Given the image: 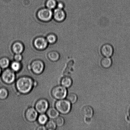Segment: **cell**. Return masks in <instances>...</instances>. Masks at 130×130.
Returning <instances> with one entry per match:
<instances>
[{
	"mask_svg": "<svg viewBox=\"0 0 130 130\" xmlns=\"http://www.w3.org/2000/svg\"><path fill=\"white\" fill-rule=\"evenodd\" d=\"M112 61L110 57H104L101 61V64L103 67L105 68H109L111 66Z\"/></svg>",
	"mask_w": 130,
	"mask_h": 130,
	"instance_id": "obj_14",
	"label": "cell"
},
{
	"mask_svg": "<svg viewBox=\"0 0 130 130\" xmlns=\"http://www.w3.org/2000/svg\"><path fill=\"white\" fill-rule=\"evenodd\" d=\"M56 109L62 114H67L71 109V103L68 100L61 99L56 103Z\"/></svg>",
	"mask_w": 130,
	"mask_h": 130,
	"instance_id": "obj_2",
	"label": "cell"
},
{
	"mask_svg": "<svg viewBox=\"0 0 130 130\" xmlns=\"http://www.w3.org/2000/svg\"><path fill=\"white\" fill-rule=\"evenodd\" d=\"M50 59L53 61H56L58 60L59 58V54L55 52H52L49 55Z\"/></svg>",
	"mask_w": 130,
	"mask_h": 130,
	"instance_id": "obj_24",
	"label": "cell"
},
{
	"mask_svg": "<svg viewBox=\"0 0 130 130\" xmlns=\"http://www.w3.org/2000/svg\"><path fill=\"white\" fill-rule=\"evenodd\" d=\"M47 114L49 118L53 119H55L58 116L59 113L56 109L54 108H51L48 109Z\"/></svg>",
	"mask_w": 130,
	"mask_h": 130,
	"instance_id": "obj_13",
	"label": "cell"
},
{
	"mask_svg": "<svg viewBox=\"0 0 130 130\" xmlns=\"http://www.w3.org/2000/svg\"><path fill=\"white\" fill-rule=\"evenodd\" d=\"M11 68L14 71H18L21 68V64L19 62L16 61L13 62L11 64Z\"/></svg>",
	"mask_w": 130,
	"mask_h": 130,
	"instance_id": "obj_23",
	"label": "cell"
},
{
	"mask_svg": "<svg viewBox=\"0 0 130 130\" xmlns=\"http://www.w3.org/2000/svg\"><path fill=\"white\" fill-rule=\"evenodd\" d=\"M57 126L55 121L50 120L47 122L45 127L47 130H54L56 128Z\"/></svg>",
	"mask_w": 130,
	"mask_h": 130,
	"instance_id": "obj_17",
	"label": "cell"
},
{
	"mask_svg": "<svg viewBox=\"0 0 130 130\" xmlns=\"http://www.w3.org/2000/svg\"><path fill=\"white\" fill-rule=\"evenodd\" d=\"M25 116L26 119L29 122H34L38 118V112L34 108H29L26 110Z\"/></svg>",
	"mask_w": 130,
	"mask_h": 130,
	"instance_id": "obj_8",
	"label": "cell"
},
{
	"mask_svg": "<svg viewBox=\"0 0 130 130\" xmlns=\"http://www.w3.org/2000/svg\"><path fill=\"white\" fill-rule=\"evenodd\" d=\"M31 67L34 73L39 74L42 73L44 71V63L41 61L37 60L34 61L32 63Z\"/></svg>",
	"mask_w": 130,
	"mask_h": 130,
	"instance_id": "obj_9",
	"label": "cell"
},
{
	"mask_svg": "<svg viewBox=\"0 0 130 130\" xmlns=\"http://www.w3.org/2000/svg\"><path fill=\"white\" fill-rule=\"evenodd\" d=\"M14 58L16 61L19 62L22 59V56L20 54H16Z\"/></svg>",
	"mask_w": 130,
	"mask_h": 130,
	"instance_id": "obj_28",
	"label": "cell"
},
{
	"mask_svg": "<svg viewBox=\"0 0 130 130\" xmlns=\"http://www.w3.org/2000/svg\"><path fill=\"white\" fill-rule=\"evenodd\" d=\"M56 124L58 127H61L64 124V120L63 117L58 116L55 119Z\"/></svg>",
	"mask_w": 130,
	"mask_h": 130,
	"instance_id": "obj_22",
	"label": "cell"
},
{
	"mask_svg": "<svg viewBox=\"0 0 130 130\" xmlns=\"http://www.w3.org/2000/svg\"><path fill=\"white\" fill-rule=\"evenodd\" d=\"M100 52L103 56L110 57L114 54V48L111 44L109 43H106L102 46L100 48Z\"/></svg>",
	"mask_w": 130,
	"mask_h": 130,
	"instance_id": "obj_5",
	"label": "cell"
},
{
	"mask_svg": "<svg viewBox=\"0 0 130 130\" xmlns=\"http://www.w3.org/2000/svg\"><path fill=\"white\" fill-rule=\"evenodd\" d=\"M34 44L37 48L39 49H44L47 45V41L43 38H39L36 39Z\"/></svg>",
	"mask_w": 130,
	"mask_h": 130,
	"instance_id": "obj_11",
	"label": "cell"
},
{
	"mask_svg": "<svg viewBox=\"0 0 130 130\" xmlns=\"http://www.w3.org/2000/svg\"><path fill=\"white\" fill-rule=\"evenodd\" d=\"M46 5L48 8L51 9L54 8L56 7V3L54 0H49L47 2Z\"/></svg>",
	"mask_w": 130,
	"mask_h": 130,
	"instance_id": "obj_25",
	"label": "cell"
},
{
	"mask_svg": "<svg viewBox=\"0 0 130 130\" xmlns=\"http://www.w3.org/2000/svg\"></svg>",
	"mask_w": 130,
	"mask_h": 130,
	"instance_id": "obj_33",
	"label": "cell"
},
{
	"mask_svg": "<svg viewBox=\"0 0 130 130\" xmlns=\"http://www.w3.org/2000/svg\"><path fill=\"white\" fill-rule=\"evenodd\" d=\"M54 17L57 21H62L66 19V13L62 9L57 8L54 11Z\"/></svg>",
	"mask_w": 130,
	"mask_h": 130,
	"instance_id": "obj_10",
	"label": "cell"
},
{
	"mask_svg": "<svg viewBox=\"0 0 130 130\" xmlns=\"http://www.w3.org/2000/svg\"><path fill=\"white\" fill-rule=\"evenodd\" d=\"M1 68L0 67V75H1Z\"/></svg>",
	"mask_w": 130,
	"mask_h": 130,
	"instance_id": "obj_31",
	"label": "cell"
},
{
	"mask_svg": "<svg viewBox=\"0 0 130 130\" xmlns=\"http://www.w3.org/2000/svg\"><path fill=\"white\" fill-rule=\"evenodd\" d=\"M74 63V61L73 60H71L69 62L67 66V68L66 69V72H68L70 69L71 68L72 66H73Z\"/></svg>",
	"mask_w": 130,
	"mask_h": 130,
	"instance_id": "obj_27",
	"label": "cell"
},
{
	"mask_svg": "<svg viewBox=\"0 0 130 130\" xmlns=\"http://www.w3.org/2000/svg\"><path fill=\"white\" fill-rule=\"evenodd\" d=\"M15 75L12 70L7 69L3 72L2 78L4 82L7 84L12 83L15 81Z\"/></svg>",
	"mask_w": 130,
	"mask_h": 130,
	"instance_id": "obj_4",
	"label": "cell"
},
{
	"mask_svg": "<svg viewBox=\"0 0 130 130\" xmlns=\"http://www.w3.org/2000/svg\"><path fill=\"white\" fill-rule=\"evenodd\" d=\"M38 122L41 124L44 125L47 122L48 118L47 116L45 115L41 114L38 118Z\"/></svg>",
	"mask_w": 130,
	"mask_h": 130,
	"instance_id": "obj_20",
	"label": "cell"
},
{
	"mask_svg": "<svg viewBox=\"0 0 130 130\" xmlns=\"http://www.w3.org/2000/svg\"><path fill=\"white\" fill-rule=\"evenodd\" d=\"M81 112L82 115L86 118H91L93 114L92 108L89 106H84L82 109Z\"/></svg>",
	"mask_w": 130,
	"mask_h": 130,
	"instance_id": "obj_12",
	"label": "cell"
},
{
	"mask_svg": "<svg viewBox=\"0 0 130 130\" xmlns=\"http://www.w3.org/2000/svg\"><path fill=\"white\" fill-rule=\"evenodd\" d=\"M129 114H130V110H129Z\"/></svg>",
	"mask_w": 130,
	"mask_h": 130,
	"instance_id": "obj_32",
	"label": "cell"
},
{
	"mask_svg": "<svg viewBox=\"0 0 130 130\" xmlns=\"http://www.w3.org/2000/svg\"><path fill=\"white\" fill-rule=\"evenodd\" d=\"M8 95V92L4 88H0V99L4 100L6 99Z\"/></svg>",
	"mask_w": 130,
	"mask_h": 130,
	"instance_id": "obj_21",
	"label": "cell"
},
{
	"mask_svg": "<svg viewBox=\"0 0 130 130\" xmlns=\"http://www.w3.org/2000/svg\"><path fill=\"white\" fill-rule=\"evenodd\" d=\"M63 7H64V5L63 3H59L58 4V8L62 9Z\"/></svg>",
	"mask_w": 130,
	"mask_h": 130,
	"instance_id": "obj_30",
	"label": "cell"
},
{
	"mask_svg": "<svg viewBox=\"0 0 130 130\" xmlns=\"http://www.w3.org/2000/svg\"><path fill=\"white\" fill-rule=\"evenodd\" d=\"M9 63V61L7 58H3L0 59V67L1 68H6L8 67Z\"/></svg>",
	"mask_w": 130,
	"mask_h": 130,
	"instance_id": "obj_18",
	"label": "cell"
},
{
	"mask_svg": "<svg viewBox=\"0 0 130 130\" xmlns=\"http://www.w3.org/2000/svg\"><path fill=\"white\" fill-rule=\"evenodd\" d=\"M77 95L74 93H70L67 96L68 100L72 104H74L76 102L77 100Z\"/></svg>",
	"mask_w": 130,
	"mask_h": 130,
	"instance_id": "obj_19",
	"label": "cell"
},
{
	"mask_svg": "<svg viewBox=\"0 0 130 130\" xmlns=\"http://www.w3.org/2000/svg\"><path fill=\"white\" fill-rule=\"evenodd\" d=\"M72 80L71 78L68 76L63 77L61 80V84L62 86L68 88L71 86L72 84Z\"/></svg>",
	"mask_w": 130,
	"mask_h": 130,
	"instance_id": "obj_15",
	"label": "cell"
},
{
	"mask_svg": "<svg viewBox=\"0 0 130 130\" xmlns=\"http://www.w3.org/2000/svg\"><path fill=\"white\" fill-rule=\"evenodd\" d=\"M17 88L20 92L26 94L30 91L34 85V81L30 77L24 76L20 78L17 81Z\"/></svg>",
	"mask_w": 130,
	"mask_h": 130,
	"instance_id": "obj_1",
	"label": "cell"
},
{
	"mask_svg": "<svg viewBox=\"0 0 130 130\" xmlns=\"http://www.w3.org/2000/svg\"><path fill=\"white\" fill-rule=\"evenodd\" d=\"M56 37L53 35H50L47 37V41L50 43H53L56 41Z\"/></svg>",
	"mask_w": 130,
	"mask_h": 130,
	"instance_id": "obj_26",
	"label": "cell"
},
{
	"mask_svg": "<svg viewBox=\"0 0 130 130\" xmlns=\"http://www.w3.org/2000/svg\"><path fill=\"white\" fill-rule=\"evenodd\" d=\"M49 104L45 99H41L37 102L35 105L36 109L38 112L41 114L45 113L48 110Z\"/></svg>",
	"mask_w": 130,
	"mask_h": 130,
	"instance_id": "obj_6",
	"label": "cell"
},
{
	"mask_svg": "<svg viewBox=\"0 0 130 130\" xmlns=\"http://www.w3.org/2000/svg\"><path fill=\"white\" fill-rule=\"evenodd\" d=\"M52 94L53 97L61 100L66 97L67 94V90L63 86L56 87L52 90Z\"/></svg>",
	"mask_w": 130,
	"mask_h": 130,
	"instance_id": "obj_3",
	"label": "cell"
},
{
	"mask_svg": "<svg viewBox=\"0 0 130 130\" xmlns=\"http://www.w3.org/2000/svg\"><path fill=\"white\" fill-rule=\"evenodd\" d=\"M38 15L41 20L44 21H48L51 19L53 13L50 9H44L39 11Z\"/></svg>",
	"mask_w": 130,
	"mask_h": 130,
	"instance_id": "obj_7",
	"label": "cell"
},
{
	"mask_svg": "<svg viewBox=\"0 0 130 130\" xmlns=\"http://www.w3.org/2000/svg\"><path fill=\"white\" fill-rule=\"evenodd\" d=\"M22 44L20 43H16L13 46V50L16 54H20L23 51Z\"/></svg>",
	"mask_w": 130,
	"mask_h": 130,
	"instance_id": "obj_16",
	"label": "cell"
},
{
	"mask_svg": "<svg viewBox=\"0 0 130 130\" xmlns=\"http://www.w3.org/2000/svg\"><path fill=\"white\" fill-rule=\"evenodd\" d=\"M37 129L38 130H47L46 128L44 126H40L38 127Z\"/></svg>",
	"mask_w": 130,
	"mask_h": 130,
	"instance_id": "obj_29",
	"label": "cell"
}]
</instances>
